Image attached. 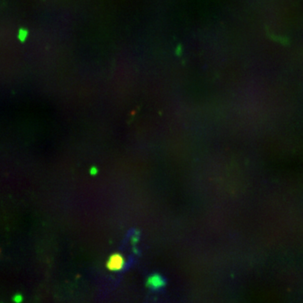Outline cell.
Segmentation results:
<instances>
[{"label": "cell", "mask_w": 303, "mask_h": 303, "mask_svg": "<svg viewBox=\"0 0 303 303\" xmlns=\"http://www.w3.org/2000/svg\"><path fill=\"white\" fill-rule=\"evenodd\" d=\"M97 174H98L97 168H95V167H92V168H90V174L93 175V176H95V175Z\"/></svg>", "instance_id": "obj_5"}, {"label": "cell", "mask_w": 303, "mask_h": 303, "mask_svg": "<svg viewBox=\"0 0 303 303\" xmlns=\"http://www.w3.org/2000/svg\"><path fill=\"white\" fill-rule=\"evenodd\" d=\"M125 259L120 253H114L110 257L107 262V268L112 271H119L123 269Z\"/></svg>", "instance_id": "obj_1"}, {"label": "cell", "mask_w": 303, "mask_h": 303, "mask_svg": "<svg viewBox=\"0 0 303 303\" xmlns=\"http://www.w3.org/2000/svg\"><path fill=\"white\" fill-rule=\"evenodd\" d=\"M13 301L15 303H20L22 301V296L20 295H16V296L13 297Z\"/></svg>", "instance_id": "obj_4"}, {"label": "cell", "mask_w": 303, "mask_h": 303, "mask_svg": "<svg viewBox=\"0 0 303 303\" xmlns=\"http://www.w3.org/2000/svg\"><path fill=\"white\" fill-rule=\"evenodd\" d=\"M148 285L152 289H159L164 285V280L159 275H152L148 278Z\"/></svg>", "instance_id": "obj_2"}, {"label": "cell", "mask_w": 303, "mask_h": 303, "mask_svg": "<svg viewBox=\"0 0 303 303\" xmlns=\"http://www.w3.org/2000/svg\"><path fill=\"white\" fill-rule=\"evenodd\" d=\"M28 37V30L24 28H20L18 33V39L21 42H24Z\"/></svg>", "instance_id": "obj_3"}]
</instances>
